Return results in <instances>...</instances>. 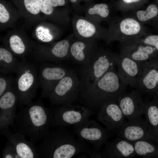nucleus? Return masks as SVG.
Here are the masks:
<instances>
[{
  "mask_svg": "<svg viewBox=\"0 0 158 158\" xmlns=\"http://www.w3.org/2000/svg\"><path fill=\"white\" fill-rule=\"evenodd\" d=\"M154 65L153 62L151 61L143 62L135 87L142 94L148 93L157 86L158 70Z\"/></svg>",
  "mask_w": 158,
  "mask_h": 158,
  "instance_id": "obj_24",
  "label": "nucleus"
},
{
  "mask_svg": "<svg viewBox=\"0 0 158 158\" xmlns=\"http://www.w3.org/2000/svg\"><path fill=\"white\" fill-rule=\"evenodd\" d=\"M144 62L135 61L121 53L118 54L116 64L117 72L125 86L135 88Z\"/></svg>",
  "mask_w": 158,
  "mask_h": 158,
  "instance_id": "obj_16",
  "label": "nucleus"
},
{
  "mask_svg": "<svg viewBox=\"0 0 158 158\" xmlns=\"http://www.w3.org/2000/svg\"><path fill=\"white\" fill-rule=\"evenodd\" d=\"M54 116L51 109L45 107L38 99L20 110L15 119L17 132L28 136L33 143L49 135Z\"/></svg>",
  "mask_w": 158,
  "mask_h": 158,
  "instance_id": "obj_3",
  "label": "nucleus"
},
{
  "mask_svg": "<svg viewBox=\"0 0 158 158\" xmlns=\"http://www.w3.org/2000/svg\"><path fill=\"white\" fill-rule=\"evenodd\" d=\"M124 116L117 102H112L102 106L98 111L97 119L110 130L115 132L124 122Z\"/></svg>",
  "mask_w": 158,
  "mask_h": 158,
  "instance_id": "obj_19",
  "label": "nucleus"
},
{
  "mask_svg": "<svg viewBox=\"0 0 158 158\" xmlns=\"http://www.w3.org/2000/svg\"><path fill=\"white\" fill-rule=\"evenodd\" d=\"M73 6L74 11L76 12H79L81 10L80 6L81 0H69Z\"/></svg>",
  "mask_w": 158,
  "mask_h": 158,
  "instance_id": "obj_36",
  "label": "nucleus"
},
{
  "mask_svg": "<svg viewBox=\"0 0 158 158\" xmlns=\"http://www.w3.org/2000/svg\"><path fill=\"white\" fill-rule=\"evenodd\" d=\"M19 101L15 86H13L0 97V111H15Z\"/></svg>",
  "mask_w": 158,
  "mask_h": 158,
  "instance_id": "obj_29",
  "label": "nucleus"
},
{
  "mask_svg": "<svg viewBox=\"0 0 158 158\" xmlns=\"http://www.w3.org/2000/svg\"><path fill=\"white\" fill-rule=\"evenodd\" d=\"M39 63L38 77L42 90L41 96L47 98L58 82L71 70L58 63Z\"/></svg>",
  "mask_w": 158,
  "mask_h": 158,
  "instance_id": "obj_12",
  "label": "nucleus"
},
{
  "mask_svg": "<svg viewBox=\"0 0 158 158\" xmlns=\"http://www.w3.org/2000/svg\"><path fill=\"white\" fill-rule=\"evenodd\" d=\"M158 8L155 4L149 5L145 10H138L134 13V17L142 23H145L157 16Z\"/></svg>",
  "mask_w": 158,
  "mask_h": 158,
  "instance_id": "obj_30",
  "label": "nucleus"
},
{
  "mask_svg": "<svg viewBox=\"0 0 158 158\" xmlns=\"http://www.w3.org/2000/svg\"><path fill=\"white\" fill-rule=\"evenodd\" d=\"M110 11L108 5L104 3L88 4L84 9L85 17L99 24L102 21L110 20Z\"/></svg>",
  "mask_w": 158,
  "mask_h": 158,
  "instance_id": "obj_27",
  "label": "nucleus"
},
{
  "mask_svg": "<svg viewBox=\"0 0 158 158\" xmlns=\"http://www.w3.org/2000/svg\"><path fill=\"white\" fill-rule=\"evenodd\" d=\"M21 14L24 26L31 28L44 21L38 0H11Z\"/></svg>",
  "mask_w": 158,
  "mask_h": 158,
  "instance_id": "obj_21",
  "label": "nucleus"
},
{
  "mask_svg": "<svg viewBox=\"0 0 158 158\" xmlns=\"http://www.w3.org/2000/svg\"><path fill=\"white\" fill-rule=\"evenodd\" d=\"M157 86H158V70L157 71Z\"/></svg>",
  "mask_w": 158,
  "mask_h": 158,
  "instance_id": "obj_40",
  "label": "nucleus"
},
{
  "mask_svg": "<svg viewBox=\"0 0 158 158\" xmlns=\"http://www.w3.org/2000/svg\"><path fill=\"white\" fill-rule=\"evenodd\" d=\"M14 82L15 79L11 74H0V97L13 86Z\"/></svg>",
  "mask_w": 158,
  "mask_h": 158,
  "instance_id": "obj_33",
  "label": "nucleus"
},
{
  "mask_svg": "<svg viewBox=\"0 0 158 158\" xmlns=\"http://www.w3.org/2000/svg\"><path fill=\"white\" fill-rule=\"evenodd\" d=\"M19 63L17 57L4 46L0 45V74L10 75L15 73Z\"/></svg>",
  "mask_w": 158,
  "mask_h": 158,
  "instance_id": "obj_28",
  "label": "nucleus"
},
{
  "mask_svg": "<svg viewBox=\"0 0 158 158\" xmlns=\"http://www.w3.org/2000/svg\"><path fill=\"white\" fill-rule=\"evenodd\" d=\"M50 4L54 7H64L68 8L69 0H49Z\"/></svg>",
  "mask_w": 158,
  "mask_h": 158,
  "instance_id": "obj_35",
  "label": "nucleus"
},
{
  "mask_svg": "<svg viewBox=\"0 0 158 158\" xmlns=\"http://www.w3.org/2000/svg\"><path fill=\"white\" fill-rule=\"evenodd\" d=\"M41 12L44 20L51 22L59 25H67L70 20L69 9L52 6L49 0H38Z\"/></svg>",
  "mask_w": 158,
  "mask_h": 158,
  "instance_id": "obj_23",
  "label": "nucleus"
},
{
  "mask_svg": "<svg viewBox=\"0 0 158 158\" xmlns=\"http://www.w3.org/2000/svg\"><path fill=\"white\" fill-rule=\"evenodd\" d=\"M72 131L79 140L92 145L99 151L113 133L89 118L73 125Z\"/></svg>",
  "mask_w": 158,
  "mask_h": 158,
  "instance_id": "obj_8",
  "label": "nucleus"
},
{
  "mask_svg": "<svg viewBox=\"0 0 158 158\" xmlns=\"http://www.w3.org/2000/svg\"><path fill=\"white\" fill-rule=\"evenodd\" d=\"M115 133L118 136L130 142L141 140H149L153 137L150 127L146 120L141 117L124 121Z\"/></svg>",
  "mask_w": 158,
  "mask_h": 158,
  "instance_id": "obj_14",
  "label": "nucleus"
},
{
  "mask_svg": "<svg viewBox=\"0 0 158 158\" xmlns=\"http://www.w3.org/2000/svg\"><path fill=\"white\" fill-rule=\"evenodd\" d=\"M54 116L53 126L61 128L73 125L89 118L94 112L84 106L72 104L51 108Z\"/></svg>",
  "mask_w": 158,
  "mask_h": 158,
  "instance_id": "obj_11",
  "label": "nucleus"
},
{
  "mask_svg": "<svg viewBox=\"0 0 158 158\" xmlns=\"http://www.w3.org/2000/svg\"><path fill=\"white\" fill-rule=\"evenodd\" d=\"M157 50H158V43L154 47Z\"/></svg>",
  "mask_w": 158,
  "mask_h": 158,
  "instance_id": "obj_39",
  "label": "nucleus"
},
{
  "mask_svg": "<svg viewBox=\"0 0 158 158\" xmlns=\"http://www.w3.org/2000/svg\"><path fill=\"white\" fill-rule=\"evenodd\" d=\"M1 157L2 158H21L13 145L8 140L3 150Z\"/></svg>",
  "mask_w": 158,
  "mask_h": 158,
  "instance_id": "obj_34",
  "label": "nucleus"
},
{
  "mask_svg": "<svg viewBox=\"0 0 158 158\" xmlns=\"http://www.w3.org/2000/svg\"><path fill=\"white\" fill-rule=\"evenodd\" d=\"M146 121L153 127L158 125V108L151 103H145L144 114Z\"/></svg>",
  "mask_w": 158,
  "mask_h": 158,
  "instance_id": "obj_31",
  "label": "nucleus"
},
{
  "mask_svg": "<svg viewBox=\"0 0 158 158\" xmlns=\"http://www.w3.org/2000/svg\"><path fill=\"white\" fill-rule=\"evenodd\" d=\"M73 133L61 128L50 132L36 147L40 157L71 158L82 153L91 158H102L99 150L89 143L76 139Z\"/></svg>",
  "mask_w": 158,
  "mask_h": 158,
  "instance_id": "obj_1",
  "label": "nucleus"
},
{
  "mask_svg": "<svg viewBox=\"0 0 158 158\" xmlns=\"http://www.w3.org/2000/svg\"><path fill=\"white\" fill-rule=\"evenodd\" d=\"M118 54L111 51L98 47L92 57L90 64L80 70L79 90L93 83L106 73L115 68Z\"/></svg>",
  "mask_w": 158,
  "mask_h": 158,
  "instance_id": "obj_5",
  "label": "nucleus"
},
{
  "mask_svg": "<svg viewBox=\"0 0 158 158\" xmlns=\"http://www.w3.org/2000/svg\"><path fill=\"white\" fill-rule=\"evenodd\" d=\"M96 40L74 38L70 48V59L76 63L83 66L89 65L93 54L98 48Z\"/></svg>",
  "mask_w": 158,
  "mask_h": 158,
  "instance_id": "obj_18",
  "label": "nucleus"
},
{
  "mask_svg": "<svg viewBox=\"0 0 158 158\" xmlns=\"http://www.w3.org/2000/svg\"><path fill=\"white\" fill-rule=\"evenodd\" d=\"M107 28V43L115 41L124 43L138 39L146 35L142 23L133 17L110 19Z\"/></svg>",
  "mask_w": 158,
  "mask_h": 158,
  "instance_id": "obj_6",
  "label": "nucleus"
},
{
  "mask_svg": "<svg viewBox=\"0 0 158 158\" xmlns=\"http://www.w3.org/2000/svg\"><path fill=\"white\" fill-rule=\"evenodd\" d=\"M16 116V111H0V130L13 125Z\"/></svg>",
  "mask_w": 158,
  "mask_h": 158,
  "instance_id": "obj_32",
  "label": "nucleus"
},
{
  "mask_svg": "<svg viewBox=\"0 0 158 158\" xmlns=\"http://www.w3.org/2000/svg\"><path fill=\"white\" fill-rule=\"evenodd\" d=\"M117 103L128 121L138 118L144 114L145 102L142 93L137 89L121 96Z\"/></svg>",
  "mask_w": 158,
  "mask_h": 158,
  "instance_id": "obj_15",
  "label": "nucleus"
},
{
  "mask_svg": "<svg viewBox=\"0 0 158 158\" xmlns=\"http://www.w3.org/2000/svg\"><path fill=\"white\" fill-rule=\"evenodd\" d=\"M22 18V16L18 10L11 3L5 0H0L1 31L17 28V21Z\"/></svg>",
  "mask_w": 158,
  "mask_h": 158,
  "instance_id": "obj_26",
  "label": "nucleus"
},
{
  "mask_svg": "<svg viewBox=\"0 0 158 158\" xmlns=\"http://www.w3.org/2000/svg\"><path fill=\"white\" fill-rule=\"evenodd\" d=\"M49 22L42 21L35 25L32 35L41 43L54 42L62 34V31L59 27Z\"/></svg>",
  "mask_w": 158,
  "mask_h": 158,
  "instance_id": "obj_25",
  "label": "nucleus"
},
{
  "mask_svg": "<svg viewBox=\"0 0 158 158\" xmlns=\"http://www.w3.org/2000/svg\"><path fill=\"white\" fill-rule=\"evenodd\" d=\"M80 83L77 74L71 70L58 82L47 98L58 106L74 104L78 99Z\"/></svg>",
  "mask_w": 158,
  "mask_h": 158,
  "instance_id": "obj_9",
  "label": "nucleus"
},
{
  "mask_svg": "<svg viewBox=\"0 0 158 158\" xmlns=\"http://www.w3.org/2000/svg\"><path fill=\"white\" fill-rule=\"evenodd\" d=\"M72 23L73 33L77 39L85 40H102L106 41L107 28L83 17L74 15Z\"/></svg>",
  "mask_w": 158,
  "mask_h": 158,
  "instance_id": "obj_13",
  "label": "nucleus"
},
{
  "mask_svg": "<svg viewBox=\"0 0 158 158\" xmlns=\"http://www.w3.org/2000/svg\"><path fill=\"white\" fill-rule=\"evenodd\" d=\"M36 62L22 60L15 73L16 87L19 96L20 107L31 104L40 86L38 80L39 66Z\"/></svg>",
  "mask_w": 158,
  "mask_h": 158,
  "instance_id": "obj_4",
  "label": "nucleus"
},
{
  "mask_svg": "<svg viewBox=\"0 0 158 158\" xmlns=\"http://www.w3.org/2000/svg\"><path fill=\"white\" fill-rule=\"evenodd\" d=\"M0 133L12 144L21 158H37L40 157L33 143L27 140L24 134L17 132L12 133L8 127L0 130Z\"/></svg>",
  "mask_w": 158,
  "mask_h": 158,
  "instance_id": "obj_17",
  "label": "nucleus"
},
{
  "mask_svg": "<svg viewBox=\"0 0 158 158\" xmlns=\"http://www.w3.org/2000/svg\"><path fill=\"white\" fill-rule=\"evenodd\" d=\"M73 33L58 42L37 43L27 58L36 62L59 64L70 59L69 49L74 38Z\"/></svg>",
  "mask_w": 158,
  "mask_h": 158,
  "instance_id": "obj_7",
  "label": "nucleus"
},
{
  "mask_svg": "<svg viewBox=\"0 0 158 158\" xmlns=\"http://www.w3.org/2000/svg\"><path fill=\"white\" fill-rule=\"evenodd\" d=\"M141 0H122L124 4H131L138 3Z\"/></svg>",
  "mask_w": 158,
  "mask_h": 158,
  "instance_id": "obj_37",
  "label": "nucleus"
},
{
  "mask_svg": "<svg viewBox=\"0 0 158 158\" xmlns=\"http://www.w3.org/2000/svg\"><path fill=\"white\" fill-rule=\"evenodd\" d=\"M104 145L100 152L102 158H130L136 155L133 143L118 136Z\"/></svg>",
  "mask_w": 158,
  "mask_h": 158,
  "instance_id": "obj_20",
  "label": "nucleus"
},
{
  "mask_svg": "<svg viewBox=\"0 0 158 158\" xmlns=\"http://www.w3.org/2000/svg\"><path fill=\"white\" fill-rule=\"evenodd\" d=\"M155 49L136 40L121 43V53L135 61L145 62L152 56Z\"/></svg>",
  "mask_w": 158,
  "mask_h": 158,
  "instance_id": "obj_22",
  "label": "nucleus"
},
{
  "mask_svg": "<svg viewBox=\"0 0 158 158\" xmlns=\"http://www.w3.org/2000/svg\"><path fill=\"white\" fill-rule=\"evenodd\" d=\"M93 0H81V1H84L86 2L89 3L92 1Z\"/></svg>",
  "mask_w": 158,
  "mask_h": 158,
  "instance_id": "obj_38",
  "label": "nucleus"
},
{
  "mask_svg": "<svg viewBox=\"0 0 158 158\" xmlns=\"http://www.w3.org/2000/svg\"><path fill=\"white\" fill-rule=\"evenodd\" d=\"M4 46L14 55L26 60L37 43L30 38L23 29L17 27L7 31L0 38Z\"/></svg>",
  "mask_w": 158,
  "mask_h": 158,
  "instance_id": "obj_10",
  "label": "nucleus"
},
{
  "mask_svg": "<svg viewBox=\"0 0 158 158\" xmlns=\"http://www.w3.org/2000/svg\"><path fill=\"white\" fill-rule=\"evenodd\" d=\"M126 87L115 68L93 83L79 89L77 101L93 110L107 103L117 102L118 99L126 93Z\"/></svg>",
  "mask_w": 158,
  "mask_h": 158,
  "instance_id": "obj_2",
  "label": "nucleus"
}]
</instances>
